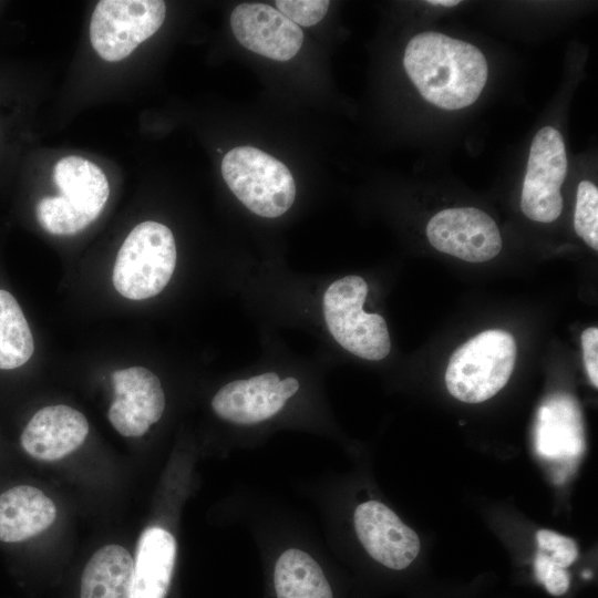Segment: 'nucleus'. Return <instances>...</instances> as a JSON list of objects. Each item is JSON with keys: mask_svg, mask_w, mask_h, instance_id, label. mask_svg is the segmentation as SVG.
<instances>
[{"mask_svg": "<svg viewBox=\"0 0 598 598\" xmlns=\"http://www.w3.org/2000/svg\"><path fill=\"white\" fill-rule=\"evenodd\" d=\"M534 439L536 451L544 460L574 465L585 450L582 416L577 401L566 393L548 396L538 409Z\"/></svg>", "mask_w": 598, "mask_h": 598, "instance_id": "14", "label": "nucleus"}, {"mask_svg": "<svg viewBox=\"0 0 598 598\" xmlns=\"http://www.w3.org/2000/svg\"><path fill=\"white\" fill-rule=\"evenodd\" d=\"M567 174L565 142L558 130L540 128L530 145L520 207L535 221L550 223L563 210L560 187Z\"/></svg>", "mask_w": 598, "mask_h": 598, "instance_id": "10", "label": "nucleus"}, {"mask_svg": "<svg viewBox=\"0 0 598 598\" xmlns=\"http://www.w3.org/2000/svg\"><path fill=\"white\" fill-rule=\"evenodd\" d=\"M300 390L297 378H281L274 371L235 379L221 385L210 400V409L215 417L234 433L225 455L234 450L256 446L268 426L282 422Z\"/></svg>", "mask_w": 598, "mask_h": 598, "instance_id": "3", "label": "nucleus"}, {"mask_svg": "<svg viewBox=\"0 0 598 598\" xmlns=\"http://www.w3.org/2000/svg\"><path fill=\"white\" fill-rule=\"evenodd\" d=\"M58 196L42 198L37 218L53 235H72L89 226L102 213L109 198V182L103 171L84 157H62L54 166Z\"/></svg>", "mask_w": 598, "mask_h": 598, "instance_id": "4", "label": "nucleus"}, {"mask_svg": "<svg viewBox=\"0 0 598 598\" xmlns=\"http://www.w3.org/2000/svg\"><path fill=\"white\" fill-rule=\"evenodd\" d=\"M228 520L248 533L262 573V598H344L332 553L288 505L240 486L225 502Z\"/></svg>", "mask_w": 598, "mask_h": 598, "instance_id": "1", "label": "nucleus"}, {"mask_svg": "<svg viewBox=\"0 0 598 598\" xmlns=\"http://www.w3.org/2000/svg\"><path fill=\"white\" fill-rule=\"evenodd\" d=\"M427 3L433 6H443V7H453L460 3L458 0H432L427 1Z\"/></svg>", "mask_w": 598, "mask_h": 598, "instance_id": "25", "label": "nucleus"}, {"mask_svg": "<svg viewBox=\"0 0 598 598\" xmlns=\"http://www.w3.org/2000/svg\"><path fill=\"white\" fill-rule=\"evenodd\" d=\"M516 342L507 331H483L462 344L445 372L448 392L460 401L481 403L505 386L514 370Z\"/></svg>", "mask_w": 598, "mask_h": 598, "instance_id": "5", "label": "nucleus"}, {"mask_svg": "<svg viewBox=\"0 0 598 598\" xmlns=\"http://www.w3.org/2000/svg\"><path fill=\"white\" fill-rule=\"evenodd\" d=\"M55 518V504L34 486L18 485L0 494V542L32 538L48 529Z\"/></svg>", "mask_w": 598, "mask_h": 598, "instance_id": "17", "label": "nucleus"}, {"mask_svg": "<svg viewBox=\"0 0 598 598\" xmlns=\"http://www.w3.org/2000/svg\"><path fill=\"white\" fill-rule=\"evenodd\" d=\"M538 551L544 554L553 564L567 569L577 558L576 543L566 536L548 529L536 534Z\"/></svg>", "mask_w": 598, "mask_h": 598, "instance_id": "21", "label": "nucleus"}, {"mask_svg": "<svg viewBox=\"0 0 598 598\" xmlns=\"http://www.w3.org/2000/svg\"><path fill=\"white\" fill-rule=\"evenodd\" d=\"M177 553V538L169 528L155 524L143 530L135 551L133 598L169 597Z\"/></svg>", "mask_w": 598, "mask_h": 598, "instance_id": "16", "label": "nucleus"}, {"mask_svg": "<svg viewBox=\"0 0 598 598\" xmlns=\"http://www.w3.org/2000/svg\"><path fill=\"white\" fill-rule=\"evenodd\" d=\"M165 14L161 0L100 1L91 18V44L102 59L121 61L161 28Z\"/></svg>", "mask_w": 598, "mask_h": 598, "instance_id": "9", "label": "nucleus"}, {"mask_svg": "<svg viewBox=\"0 0 598 598\" xmlns=\"http://www.w3.org/2000/svg\"><path fill=\"white\" fill-rule=\"evenodd\" d=\"M403 65L421 95L444 110L473 104L488 74L486 59L476 47L433 31L410 40Z\"/></svg>", "mask_w": 598, "mask_h": 598, "instance_id": "2", "label": "nucleus"}, {"mask_svg": "<svg viewBox=\"0 0 598 598\" xmlns=\"http://www.w3.org/2000/svg\"><path fill=\"white\" fill-rule=\"evenodd\" d=\"M574 227L589 247L598 249V189L589 181L578 185Z\"/></svg>", "mask_w": 598, "mask_h": 598, "instance_id": "20", "label": "nucleus"}, {"mask_svg": "<svg viewBox=\"0 0 598 598\" xmlns=\"http://www.w3.org/2000/svg\"><path fill=\"white\" fill-rule=\"evenodd\" d=\"M230 27L246 49L276 61H288L303 42L301 29L274 7L241 3L230 14Z\"/></svg>", "mask_w": 598, "mask_h": 598, "instance_id": "13", "label": "nucleus"}, {"mask_svg": "<svg viewBox=\"0 0 598 598\" xmlns=\"http://www.w3.org/2000/svg\"><path fill=\"white\" fill-rule=\"evenodd\" d=\"M584 363L595 388L598 386V329L590 327L581 333Z\"/></svg>", "mask_w": 598, "mask_h": 598, "instance_id": "24", "label": "nucleus"}, {"mask_svg": "<svg viewBox=\"0 0 598 598\" xmlns=\"http://www.w3.org/2000/svg\"><path fill=\"white\" fill-rule=\"evenodd\" d=\"M277 10L298 27H311L323 19L330 2L327 0H278Z\"/></svg>", "mask_w": 598, "mask_h": 598, "instance_id": "22", "label": "nucleus"}, {"mask_svg": "<svg viewBox=\"0 0 598 598\" xmlns=\"http://www.w3.org/2000/svg\"><path fill=\"white\" fill-rule=\"evenodd\" d=\"M367 293L362 277L351 275L333 281L323 296V317L342 348L359 358L378 361L389 354L391 342L384 318L363 310Z\"/></svg>", "mask_w": 598, "mask_h": 598, "instance_id": "8", "label": "nucleus"}, {"mask_svg": "<svg viewBox=\"0 0 598 598\" xmlns=\"http://www.w3.org/2000/svg\"><path fill=\"white\" fill-rule=\"evenodd\" d=\"M33 351L32 333L18 301L9 291L0 289V369L23 365Z\"/></svg>", "mask_w": 598, "mask_h": 598, "instance_id": "19", "label": "nucleus"}, {"mask_svg": "<svg viewBox=\"0 0 598 598\" xmlns=\"http://www.w3.org/2000/svg\"><path fill=\"white\" fill-rule=\"evenodd\" d=\"M536 579L554 596L564 595L569 588L567 569L553 564L544 554L537 551L534 560Z\"/></svg>", "mask_w": 598, "mask_h": 598, "instance_id": "23", "label": "nucleus"}, {"mask_svg": "<svg viewBox=\"0 0 598 598\" xmlns=\"http://www.w3.org/2000/svg\"><path fill=\"white\" fill-rule=\"evenodd\" d=\"M176 245L171 229L147 220L135 226L122 244L113 268L116 291L131 300L158 295L176 266Z\"/></svg>", "mask_w": 598, "mask_h": 598, "instance_id": "6", "label": "nucleus"}, {"mask_svg": "<svg viewBox=\"0 0 598 598\" xmlns=\"http://www.w3.org/2000/svg\"><path fill=\"white\" fill-rule=\"evenodd\" d=\"M426 236L439 251L470 262L487 261L502 249L496 223L475 207L439 212L427 223Z\"/></svg>", "mask_w": 598, "mask_h": 598, "instance_id": "11", "label": "nucleus"}, {"mask_svg": "<svg viewBox=\"0 0 598 598\" xmlns=\"http://www.w3.org/2000/svg\"><path fill=\"white\" fill-rule=\"evenodd\" d=\"M89 433V422L78 410L64 405L40 409L21 433L22 448L40 461H56L78 450Z\"/></svg>", "mask_w": 598, "mask_h": 598, "instance_id": "15", "label": "nucleus"}, {"mask_svg": "<svg viewBox=\"0 0 598 598\" xmlns=\"http://www.w3.org/2000/svg\"><path fill=\"white\" fill-rule=\"evenodd\" d=\"M224 181L252 213L275 218L285 214L296 198V183L288 167L252 146H237L221 161Z\"/></svg>", "mask_w": 598, "mask_h": 598, "instance_id": "7", "label": "nucleus"}, {"mask_svg": "<svg viewBox=\"0 0 598 598\" xmlns=\"http://www.w3.org/2000/svg\"><path fill=\"white\" fill-rule=\"evenodd\" d=\"M134 559L120 545L100 548L81 578L80 598H133Z\"/></svg>", "mask_w": 598, "mask_h": 598, "instance_id": "18", "label": "nucleus"}, {"mask_svg": "<svg viewBox=\"0 0 598 598\" xmlns=\"http://www.w3.org/2000/svg\"><path fill=\"white\" fill-rule=\"evenodd\" d=\"M112 383L114 400L107 413L111 424L123 436L144 435L165 411L161 380L146 368L132 367L116 370Z\"/></svg>", "mask_w": 598, "mask_h": 598, "instance_id": "12", "label": "nucleus"}]
</instances>
